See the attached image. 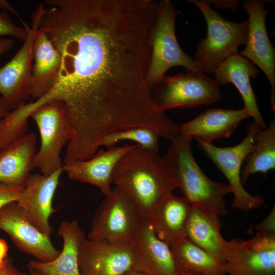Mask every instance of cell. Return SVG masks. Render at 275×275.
Returning a JSON list of instances; mask_svg holds the SVG:
<instances>
[{
    "instance_id": "9c48e42d",
    "label": "cell",
    "mask_w": 275,
    "mask_h": 275,
    "mask_svg": "<svg viewBox=\"0 0 275 275\" xmlns=\"http://www.w3.org/2000/svg\"><path fill=\"white\" fill-rule=\"evenodd\" d=\"M31 117L38 128L41 141L34 167L42 174L48 175L62 168L61 151L70 141L73 131L65 106L60 101H51L42 105Z\"/></svg>"
},
{
    "instance_id": "e0dca14e",
    "label": "cell",
    "mask_w": 275,
    "mask_h": 275,
    "mask_svg": "<svg viewBox=\"0 0 275 275\" xmlns=\"http://www.w3.org/2000/svg\"><path fill=\"white\" fill-rule=\"evenodd\" d=\"M136 144L126 143L122 146H115L106 149H98L86 160H76L63 163L62 169L68 177L73 180L91 184L97 187L106 196L113 187L112 175L120 158Z\"/></svg>"
},
{
    "instance_id": "1f68e13d",
    "label": "cell",
    "mask_w": 275,
    "mask_h": 275,
    "mask_svg": "<svg viewBox=\"0 0 275 275\" xmlns=\"http://www.w3.org/2000/svg\"><path fill=\"white\" fill-rule=\"evenodd\" d=\"M207 1L210 5L212 4L218 8L228 9L232 11L236 10L239 3V1L236 0H211Z\"/></svg>"
},
{
    "instance_id": "2e32d148",
    "label": "cell",
    "mask_w": 275,
    "mask_h": 275,
    "mask_svg": "<svg viewBox=\"0 0 275 275\" xmlns=\"http://www.w3.org/2000/svg\"><path fill=\"white\" fill-rule=\"evenodd\" d=\"M132 245L133 269L146 275H179L169 245L158 237L149 219H144Z\"/></svg>"
},
{
    "instance_id": "f35d334b",
    "label": "cell",
    "mask_w": 275,
    "mask_h": 275,
    "mask_svg": "<svg viewBox=\"0 0 275 275\" xmlns=\"http://www.w3.org/2000/svg\"><path fill=\"white\" fill-rule=\"evenodd\" d=\"M29 272H30V274L31 275H38V274H36V273H35L34 272L30 271H29Z\"/></svg>"
},
{
    "instance_id": "4fadbf2b",
    "label": "cell",
    "mask_w": 275,
    "mask_h": 275,
    "mask_svg": "<svg viewBox=\"0 0 275 275\" xmlns=\"http://www.w3.org/2000/svg\"><path fill=\"white\" fill-rule=\"evenodd\" d=\"M0 229L9 235L18 249L38 261H51L60 254L50 237L26 219L16 202L8 203L0 208Z\"/></svg>"
},
{
    "instance_id": "5b68a950",
    "label": "cell",
    "mask_w": 275,
    "mask_h": 275,
    "mask_svg": "<svg viewBox=\"0 0 275 275\" xmlns=\"http://www.w3.org/2000/svg\"><path fill=\"white\" fill-rule=\"evenodd\" d=\"M197 6L207 24V35L199 41L194 60L203 72L214 73L218 66L230 57L238 54L248 39V20L236 22L224 18L211 8L207 1H188Z\"/></svg>"
},
{
    "instance_id": "d4e9b609",
    "label": "cell",
    "mask_w": 275,
    "mask_h": 275,
    "mask_svg": "<svg viewBox=\"0 0 275 275\" xmlns=\"http://www.w3.org/2000/svg\"><path fill=\"white\" fill-rule=\"evenodd\" d=\"M166 243L178 269L202 275H227L218 260L187 238H176Z\"/></svg>"
},
{
    "instance_id": "8fae6325",
    "label": "cell",
    "mask_w": 275,
    "mask_h": 275,
    "mask_svg": "<svg viewBox=\"0 0 275 275\" xmlns=\"http://www.w3.org/2000/svg\"><path fill=\"white\" fill-rule=\"evenodd\" d=\"M265 1L246 0L242 7L249 16L248 39L239 54L260 68L266 76L271 88L270 105L275 112V49L269 40L265 19L269 11Z\"/></svg>"
},
{
    "instance_id": "836d02e7",
    "label": "cell",
    "mask_w": 275,
    "mask_h": 275,
    "mask_svg": "<svg viewBox=\"0 0 275 275\" xmlns=\"http://www.w3.org/2000/svg\"><path fill=\"white\" fill-rule=\"evenodd\" d=\"M14 43V40L12 39L0 38V57L11 50Z\"/></svg>"
},
{
    "instance_id": "7402d4cb",
    "label": "cell",
    "mask_w": 275,
    "mask_h": 275,
    "mask_svg": "<svg viewBox=\"0 0 275 275\" xmlns=\"http://www.w3.org/2000/svg\"><path fill=\"white\" fill-rule=\"evenodd\" d=\"M221 227L222 223L217 214L191 207L186 227V237L224 265L226 261L229 241L222 237Z\"/></svg>"
},
{
    "instance_id": "4dcf8cb0",
    "label": "cell",
    "mask_w": 275,
    "mask_h": 275,
    "mask_svg": "<svg viewBox=\"0 0 275 275\" xmlns=\"http://www.w3.org/2000/svg\"><path fill=\"white\" fill-rule=\"evenodd\" d=\"M0 275H31L17 269L11 258L7 257L4 266L0 268Z\"/></svg>"
},
{
    "instance_id": "6da1fadb",
    "label": "cell",
    "mask_w": 275,
    "mask_h": 275,
    "mask_svg": "<svg viewBox=\"0 0 275 275\" xmlns=\"http://www.w3.org/2000/svg\"><path fill=\"white\" fill-rule=\"evenodd\" d=\"M152 0H46L32 14L59 51L56 83L18 109L24 119L51 101L64 104L73 135L66 152L87 159L113 131L147 127L163 132L170 119L156 108L146 82Z\"/></svg>"
},
{
    "instance_id": "9a60e30c",
    "label": "cell",
    "mask_w": 275,
    "mask_h": 275,
    "mask_svg": "<svg viewBox=\"0 0 275 275\" xmlns=\"http://www.w3.org/2000/svg\"><path fill=\"white\" fill-rule=\"evenodd\" d=\"M62 172L61 168L48 175L31 174L16 201L26 219L49 237L52 230L48 220L56 210L52 200Z\"/></svg>"
},
{
    "instance_id": "3957f363",
    "label": "cell",
    "mask_w": 275,
    "mask_h": 275,
    "mask_svg": "<svg viewBox=\"0 0 275 275\" xmlns=\"http://www.w3.org/2000/svg\"><path fill=\"white\" fill-rule=\"evenodd\" d=\"M192 140L179 134L171 141L162 160L191 207L225 215L228 210L224 199L231 189L229 184L212 180L203 171L193 155Z\"/></svg>"
},
{
    "instance_id": "d6a6232c",
    "label": "cell",
    "mask_w": 275,
    "mask_h": 275,
    "mask_svg": "<svg viewBox=\"0 0 275 275\" xmlns=\"http://www.w3.org/2000/svg\"><path fill=\"white\" fill-rule=\"evenodd\" d=\"M0 9L8 10L12 13L17 17L18 18L19 20L21 22L23 25V28L26 29L29 27L26 22H25L22 18H21L14 8L11 5V4L6 0H0Z\"/></svg>"
},
{
    "instance_id": "d6986e66",
    "label": "cell",
    "mask_w": 275,
    "mask_h": 275,
    "mask_svg": "<svg viewBox=\"0 0 275 275\" xmlns=\"http://www.w3.org/2000/svg\"><path fill=\"white\" fill-rule=\"evenodd\" d=\"M215 81L220 85L233 84L241 96L244 107L259 128H266L259 109L257 98L251 85L250 78H255L259 70L250 61L239 53L224 61L215 70Z\"/></svg>"
},
{
    "instance_id": "4316f807",
    "label": "cell",
    "mask_w": 275,
    "mask_h": 275,
    "mask_svg": "<svg viewBox=\"0 0 275 275\" xmlns=\"http://www.w3.org/2000/svg\"><path fill=\"white\" fill-rule=\"evenodd\" d=\"M158 132L147 127H132L113 131L100 140L99 146L106 148L116 146L123 141H132L144 148L158 152Z\"/></svg>"
},
{
    "instance_id": "484cf974",
    "label": "cell",
    "mask_w": 275,
    "mask_h": 275,
    "mask_svg": "<svg viewBox=\"0 0 275 275\" xmlns=\"http://www.w3.org/2000/svg\"><path fill=\"white\" fill-rule=\"evenodd\" d=\"M253 150L246 157L245 164L241 171L243 185L251 175L257 173H266L275 169V120L270 122L268 127L256 130Z\"/></svg>"
},
{
    "instance_id": "cb8c5ba5",
    "label": "cell",
    "mask_w": 275,
    "mask_h": 275,
    "mask_svg": "<svg viewBox=\"0 0 275 275\" xmlns=\"http://www.w3.org/2000/svg\"><path fill=\"white\" fill-rule=\"evenodd\" d=\"M191 206L185 197L170 193L156 206L149 219L158 237L166 242L186 237Z\"/></svg>"
},
{
    "instance_id": "277c9868",
    "label": "cell",
    "mask_w": 275,
    "mask_h": 275,
    "mask_svg": "<svg viewBox=\"0 0 275 275\" xmlns=\"http://www.w3.org/2000/svg\"><path fill=\"white\" fill-rule=\"evenodd\" d=\"M177 15V11L170 1L158 2L150 34L151 56L146 78L151 90L173 67H183L187 72H203L200 65L178 44L175 33Z\"/></svg>"
},
{
    "instance_id": "52a82bcc",
    "label": "cell",
    "mask_w": 275,
    "mask_h": 275,
    "mask_svg": "<svg viewBox=\"0 0 275 275\" xmlns=\"http://www.w3.org/2000/svg\"><path fill=\"white\" fill-rule=\"evenodd\" d=\"M153 99L159 111L212 104L221 99L219 85L203 72L164 76L153 89Z\"/></svg>"
},
{
    "instance_id": "7a4b0ae2",
    "label": "cell",
    "mask_w": 275,
    "mask_h": 275,
    "mask_svg": "<svg viewBox=\"0 0 275 275\" xmlns=\"http://www.w3.org/2000/svg\"><path fill=\"white\" fill-rule=\"evenodd\" d=\"M112 183L133 201L144 219H149L156 206L177 187L158 152L136 145L117 163Z\"/></svg>"
},
{
    "instance_id": "ffe728a7",
    "label": "cell",
    "mask_w": 275,
    "mask_h": 275,
    "mask_svg": "<svg viewBox=\"0 0 275 275\" xmlns=\"http://www.w3.org/2000/svg\"><path fill=\"white\" fill-rule=\"evenodd\" d=\"M58 234L63 240L62 250L48 262L30 260L28 267L38 275H80L78 267L79 248L85 235L76 220L60 224Z\"/></svg>"
},
{
    "instance_id": "8992f818",
    "label": "cell",
    "mask_w": 275,
    "mask_h": 275,
    "mask_svg": "<svg viewBox=\"0 0 275 275\" xmlns=\"http://www.w3.org/2000/svg\"><path fill=\"white\" fill-rule=\"evenodd\" d=\"M144 218L136 205L114 186L93 218L87 238L112 243H132Z\"/></svg>"
},
{
    "instance_id": "e575fe53",
    "label": "cell",
    "mask_w": 275,
    "mask_h": 275,
    "mask_svg": "<svg viewBox=\"0 0 275 275\" xmlns=\"http://www.w3.org/2000/svg\"><path fill=\"white\" fill-rule=\"evenodd\" d=\"M8 247L6 243L0 239V268L3 267L6 262Z\"/></svg>"
},
{
    "instance_id": "74e56055",
    "label": "cell",
    "mask_w": 275,
    "mask_h": 275,
    "mask_svg": "<svg viewBox=\"0 0 275 275\" xmlns=\"http://www.w3.org/2000/svg\"><path fill=\"white\" fill-rule=\"evenodd\" d=\"M179 275H191V273L184 270L179 269Z\"/></svg>"
},
{
    "instance_id": "7c38bea8",
    "label": "cell",
    "mask_w": 275,
    "mask_h": 275,
    "mask_svg": "<svg viewBox=\"0 0 275 275\" xmlns=\"http://www.w3.org/2000/svg\"><path fill=\"white\" fill-rule=\"evenodd\" d=\"M32 27L20 48L0 67V95L8 110L25 103L30 96V88L33 63L36 18L31 16Z\"/></svg>"
},
{
    "instance_id": "f546056e",
    "label": "cell",
    "mask_w": 275,
    "mask_h": 275,
    "mask_svg": "<svg viewBox=\"0 0 275 275\" xmlns=\"http://www.w3.org/2000/svg\"><path fill=\"white\" fill-rule=\"evenodd\" d=\"M257 231L275 233V207L274 205L269 214L255 227Z\"/></svg>"
},
{
    "instance_id": "5bb4252c",
    "label": "cell",
    "mask_w": 275,
    "mask_h": 275,
    "mask_svg": "<svg viewBox=\"0 0 275 275\" xmlns=\"http://www.w3.org/2000/svg\"><path fill=\"white\" fill-rule=\"evenodd\" d=\"M132 245L90 239L81 241L78 253L80 275H125L132 269Z\"/></svg>"
},
{
    "instance_id": "ba28073f",
    "label": "cell",
    "mask_w": 275,
    "mask_h": 275,
    "mask_svg": "<svg viewBox=\"0 0 275 275\" xmlns=\"http://www.w3.org/2000/svg\"><path fill=\"white\" fill-rule=\"evenodd\" d=\"M258 127L254 121L247 124L245 128L246 136L241 143L232 147H218L212 143L197 141L200 149L227 179L231 193L234 195L232 207L246 212L259 208L264 202L262 196L249 193L241 180L242 164L246 157L253 150L254 135Z\"/></svg>"
},
{
    "instance_id": "44dd1931",
    "label": "cell",
    "mask_w": 275,
    "mask_h": 275,
    "mask_svg": "<svg viewBox=\"0 0 275 275\" xmlns=\"http://www.w3.org/2000/svg\"><path fill=\"white\" fill-rule=\"evenodd\" d=\"M37 135L25 133L0 150V182L24 187L35 168Z\"/></svg>"
},
{
    "instance_id": "f1b7e54d",
    "label": "cell",
    "mask_w": 275,
    "mask_h": 275,
    "mask_svg": "<svg viewBox=\"0 0 275 275\" xmlns=\"http://www.w3.org/2000/svg\"><path fill=\"white\" fill-rule=\"evenodd\" d=\"M23 186L0 182V208L5 204L16 202Z\"/></svg>"
},
{
    "instance_id": "603a6c76",
    "label": "cell",
    "mask_w": 275,
    "mask_h": 275,
    "mask_svg": "<svg viewBox=\"0 0 275 275\" xmlns=\"http://www.w3.org/2000/svg\"><path fill=\"white\" fill-rule=\"evenodd\" d=\"M61 56L44 32L37 29L30 82L31 97L38 99L47 93L57 79Z\"/></svg>"
},
{
    "instance_id": "ab89813d",
    "label": "cell",
    "mask_w": 275,
    "mask_h": 275,
    "mask_svg": "<svg viewBox=\"0 0 275 275\" xmlns=\"http://www.w3.org/2000/svg\"><path fill=\"white\" fill-rule=\"evenodd\" d=\"M189 272L191 273V275H202V274L197 273H193V272Z\"/></svg>"
},
{
    "instance_id": "ac0fdd59",
    "label": "cell",
    "mask_w": 275,
    "mask_h": 275,
    "mask_svg": "<svg viewBox=\"0 0 275 275\" xmlns=\"http://www.w3.org/2000/svg\"><path fill=\"white\" fill-rule=\"evenodd\" d=\"M249 117L243 108L237 110L212 108L179 125V134L212 143L214 140L229 138L238 124Z\"/></svg>"
},
{
    "instance_id": "d590c367",
    "label": "cell",
    "mask_w": 275,
    "mask_h": 275,
    "mask_svg": "<svg viewBox=\"0 0 275 275\" xmlns=\"http://www.w3.org/2000/svg\"><path fill=\"white\" fill-rule=\"evenodd\" d=\"M8 113L9 110L6 107L0 95V120L3 119Z\"/></svg>"
},
{
    "instance_id": "8d00e7d4",
    "label": "cell",
    "mask_w": 275,
    "mask_h": 275,
    "mask_svg": "<svg viewBox=\"0 0 275 275\" xmlns=\"http://www.w3.org/2000/svg\"><path fill=\"white\" fill-rule=\"evenodd\" d=\"M125 275H146L141 272H138L133 269L129 271Z\"/></svg>"
},
{
    "instance_id": "30bf717a",
    "label": "cell",
    "mask_w": 275,
    "mask_h": 275,
    "mask_svg": "<svg viewBox=\"0 0 275 275\" xmlns=\"http://www.w3.org/2000/svg\"><path fill=\"white\" fill-rule=\"evenodd\" d=\"M223 267L229 275H275V233L257 231L249 240L229 241Z\"/></svg>"
},
{
    "instance_id": "83f0119b",
    "label": "cell",
    "mask_w": 275,
    "mask_h": 275,
    "mask_svg": "<svg viewBox=\"0 0 275 275\" xmlns=\"http://www.w3.org/2000/svg\"><path fill=\"white\" fill-rule=\"evenodd\" d=\"M30 28L26 30L15 25L7 12L3 11L0 12V37L12 36L24 41L27 38Z\"/></svg>"
}]
</instances>
